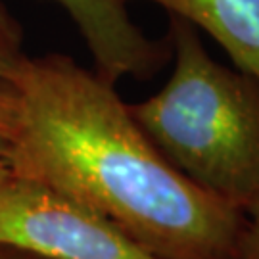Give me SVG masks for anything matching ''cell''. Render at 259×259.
Returning <instances> with one entry per match:
<instances>
[{"label":"cell","instance_id":"8","mask_svg":"<svg viewBox=\"0 0 259 259\" xmlns=\"http://www.w3.org/2000/svg\"><path fill=\"white\" fill-rule=\"evenodd\" d=\"M19 106L18 96L12 91V87L0 83V135L4 139H12L18 127Z\"/></svg>","mask_w":259,"mask_h":259},{"label":"cell","instance_id":"4","mask_svg":"<svg viewBox=\"0 0 259 259\" xmlns=\"http://www.w3.org/2000/svg\"><path fill=\"white\" fill-rule=\"evenodd\" d=\"M67 12L93 58V71L106 83L123 77L150 81L171 62L165 38H150L121 0H52Z\"/></svg>","mask_w":259,"mask_h":259},{"label":"cell","instance_id":"5","mask_svg":"<svg viewBox=\"0 0 259 259\" xmlns=\"http://www.w3.org/2000/svg\"><path fill=\"white\" fill-rule=\"evenodd\" d=\"M133 2V0H121ZM186 19L229 54L236 69L259 79V0H146Z\"/></svg>","mask_w":259,"mask_h":259},{"label":"cell","instance_id":"1","mask_svg":"<svg viewBox=\"0 0 259 259\" xmlns=\"http://www.w3.org/2000/svg\"><path fill=\"white\" fill-rule=\"evenodd\" d=\"M12 175L100 215L157 259H236L246 215L196 186L131 117L115 84L64 54L23 56Z\"/></svg>","mask_w":259,"mask_h":259},{"label":"cell","instance_id":"9","mask_svg":"<svg viewBox=\"0 0 259 259\" xmlns=\"http://www.w3.org/2000/svg\"><path fill=\"white\" fill-rule=\"evenodd\" d=\"M12 177L10 169V140L0 135V183L8 181Z\"/></svg>","mask_w":259,"mask_h":259},{"label":"cell","instance_id":"6","mask_svg":"<svg viewBox=\"0 0 259 259\" xmlns=\"http://www.w3.org/2000/svg\"><path fill=\"white\" fill-rule=\"evenodd\" d=\"M23 52V29L4 0H0V83H6Z\"/></svg>","mask_w":259,"mask_h":259},{"label":"cell","instance_id":"10","mask_svg":"<svg viewBox=\"0 0 259 259\" xmlns=\"http://www.w3.org/2000/svg\"><path fill=\"white\" fill-rule=\"evenodd\" d=\"M0 259H35L27 255V253H21V251L10 250V248H0Z\"/></svg>","mask_w":259,"mask_h":259},{"label":"cell","instance_id":"7","mask_svg":"<svg viewBox=\"0 0 259 259\" xmlns=\"http://www.w3.org/2000/svg\"><path fill=\"white\" fill-rule=\"evenodd\" d=\"M244 215L246 221L238 240L236 259H259V198Z\"/></svg>","mask_w":259,"mask_h":259},{"label":"cell","instance_id":"3","mask_svg":"<svg viewBox=\"0 0 259 259\" xmlns=\"http://www.w3.org/2000/svg\"><path fill=\"white\" fill-rule=\"evenodd\" d=\"M0 248L35 259H157L100 215L40 183H0Z\"/></svg>","mask_w":259,"mask_h":259},{"label":"cell","instance_id":"2","mask_svg":"<svg viewBox=\"0 0 259 259\" xmlns=\"http://www.w3.org/2000/svg\"><path fill=\"white\" fill-rule=\"evenodd\" d=\"M173 71L131 117L179 173L246 213L259 198V79L205 50L200 31L169 16Z\"/></svg>","mask_w":259,"mask_h":259}]
</instances>
